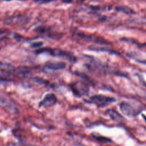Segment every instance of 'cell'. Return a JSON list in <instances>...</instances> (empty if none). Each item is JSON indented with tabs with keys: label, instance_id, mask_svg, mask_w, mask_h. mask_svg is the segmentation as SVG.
Instances as JSON below:
<instances>
[{
	"label": "cell",
	"instance_id": "cell-7",
	"mask_svg": "<svg viewBox=\"0 0 146 146\" xmlns=\"http://www.w3.org/2000/svg\"><path fill=\"white\" fill-rule=\"evenodd\" d=\"M57 102L56 96L54 94H47L44 99L40 102L39 107H50L54 106Z\"/></svg>",
	"mask_w": 146,
	"mask_h": 146
},
{
	"label": "cell",
	"instance_id": "cell-6",
	"mask_svg": "<svg viewBox=\"0 0 146 146\" xmlns=\"http://www.w3.org/2000/svg\"><path fill=\"white\" fill-rule=\"evenodd\" d=\"M50 54L53 56H62L67 58L68 60L75 62L76 61V58L71 53L60 50V49H51Z\"/></svg>",
	"mask_w": 146,
	"mask_h": 146
},
{
	"label": "cell",
	"instance_id": "cell-9",
	"mask_svg": "<svg viewBox=\"0 0 146 146\" xmlns=\"http://www.w3.org/2000/svg\"><path fill=\"white\" fill-rule=\"evenodd\" d=\"M76 34L79 38H80L82 39L86 40L93 41L95 43H99V44H109V43H108V42L107 41H106L103 39L99 38L95 36H91V35H86V34H82V33H78Z\"/></svg>",
	"mask_w": 146,
	"mask_h": 146
},
{
	"label": "cell",
	"instance_id": "cell-18",
	"mask_svg": "<svg viewBox=\"0 0 146 146\" xmlns=\"http://www.w3.org/2000/svg\"><path fill=\"white\" fill-rule=\"evenodd\" d=\"M5 1H10V0H5Z\"/></svg>",
	"mask_w": 146,
	"mask_h": 146
},
{
	"label": "cell",
	"instance_id": "cell-15",
	"mask_svg": "<svg viewBox=\"0 0 146 146\" xmlns=\"http://www.w3.org/2000/svg\"><path fill=\"white\" fill-rule=\"evenodd\" d=\"M6 39H5L3 38H2V39H0V49L2 47L3 44L6 43Z\"/></svg>",
	"mask_w": 146,
	"mask_h": 146
},
{
	"label": "cell",
	"instance_id": "cell-14",
	"mask_svg": "<svg viewBox=\"0 0 146 146\" xmlns=\"http://www.w3.org/2000/svg\"><path fill=\"white\" fill-rule=\"evenodd\" d=\"M52 1L53 0H35V1L39 3H47Z\"/></svg>",
	"mask_w": 146,
	"mask_h": 146
},
{
	"label": "cell",
	"instance_id": "cell-10",
	"mask_svg": "<svg viewBox=\"0 0 146 146\" xmlns=\"http://www.w3.org/2000/svg\"><path fill=\"white\" fill-rule=\"evenodd\" d=\"M107 113L112 120L117 123H121L124 121V118L116 111L113 109H109Z\"/></svg>",
	"mask_w": 146,
	"mask_h": 146
},
{
	"label": "cell",
	"instance_id": "cell-1",
	"mask_svg": "<svg viewBox=\"0 0 146 146\" xmlns=\"http://www.w3.org/2000/svg\"><path fill=\"white\" fill-rule=\"evenodd\" d=\"M116 102V99L103 95H95L90 98L88 103L95 104L97 107H104L108 104Z\"/></svg>",
	"mask_w": 146,
	"mask_h": 146
},
{
	"label": "cell",
	"instance_id": "cell-11",
	"mask_svg": "<svg viewBox=\"0 0 146 146\" xmlns=\"http://www.w3.org/2000/svg\"><path fill=\"white\" fill-rule=\"evenodd\" d=\"M115 10L117 11V12H120L125 14H133L134 12L132 10V9H131L130 7H128V6H117L115 8Z\"/></svg>",
	"mask_w": 146,
	"mask_h": 146
},
{
	"label": "cell",
	"instance_id": "cell-17",
	"mask_svg": "<svg viewBox=\"0 0 146 146\" xmlns=\"http://www.w3.org/2000/svg\"><path fill=\"white\" fill-rule=\"evenodd\" d=\"M5 32V30L4 29H0V34H3Z\"/></svg>",
	"mask_w": 146,
	"mask_h": 146
},
{
	"label": "cell",
	"instance_id": "cell-5",
	"mask_svg": "<svg viewBox=\"0 0 146 146\" xmlns=\"http://www.w3.org/2000/svg\"><path fill=\"white\" fill-rule=\"evenodd\" d=\"M14 72L15 68L13 65L0 61V78H9Z\"/></svg>",
	"mask_w": 146,
	"mask_h": 146
},
{
	"label": "cell",
	"instance_id": "cell-4",
	"mask_svg": "<svg viewBox=\"0 0 146 146\" xmlns=\"http://www.w3.org/2000/svg\"><path fill=\"white\" fill-rule=\"evenodd\" d=\"M28 20V18L26 16L15 15L6 18L5 20V23L10 26H22L26 24Z\"/></svg>",
	"mask_w": 146,
	"mask_h": 146
},
{
	"label": "cell",
	"instance_id": "cell-2",
	"mask_svg": "<svg viewBox=\"0 0 146 146\" xmlns=\"http://www.w3.org/2000/svg\"><path fill=\"white\" fill-rule=\"evenodd\" d=\"M73 94L78 97L87 96L89 94V87L84 82L77 81L70 85Z\"/></svg>",
	"mask_w": 146,
	"mask_h": 146
},
{
	"label": "cell",
	"instance_id": "cell-16",
	"mask_svg": "<svg viewBox=\"0 0 146 146\" xmlns=\"http://www.w3.org/2000/svg\"><path fill=\"white\" fill-rule=\"evenodd\" d=\"M62 1L64 3H71L72 0H62Z\"/></svg>",
	"mask_w": 146,
	"mask_h": 146
},
{
	"label": "cell",
	"instance_id": "cell-3",
	"mask_svg": "<svg viewBox=\"0 0 146 146\" xmlns=\"http://www.w3.org/2000/svg\"><path fill=\"white\" fill-rule=\"evenodd\" d=\"M119 108L124 115L129 117L137 116L143 110L142 108L134 107L130 103L126 102H122L120 103L119 104Z\"/></svg>",
	"mask_w": 146,
	"mask_h": 146
},
{
	"label": "cell",
	"instance_id": "cell-12",
	"mask_svg": "<svg viewBox=\"0 0 146 146\" xmlns=\"http://www.w3.org/2000/svg\"><path fill=\"white\" fill-rule=\"evenodd\" d=\"M93 137H94L95 139H96L98 141H102V142H104V143H111V140L108 139L106 137H103V136H96L95 135L93 136Z\"/></svg>",
	"mask_w": 146,
	"mask_h": 146
},
{
	"label": "cell",
	"instance_id": "cell-8",
	"mask_svg": "<svg viewBox=\"0 0 146 146\" xmlns=\"http://www.w3.org/2000/svg\"><path fill=\"white\" fill-rule=\"evenodd\" d=\"M45 67L48 70L56 71L63 70L66 68V64L64 62L48 61L45 63Z\"/></svg>",
	"mask_w": 146,
	"mask_h": 146
},
{
	"label": "cell",
	"instance_id": "cell-13",
	"mask_svg": "<svg viewBox=\"0 0 146 146\" xmlns=\"http://www.w3.org/2000/svg\"><path fill=\"white\" fill-rule=\"evenodd\" d=\"M42 45H43L42 42H36L32 43L31 44L30 46H31V47H32L33 48H36L40 47Z\"/></svg>",
	"mask_w": 146,
	"mask_h": 146
}]
</instances>
